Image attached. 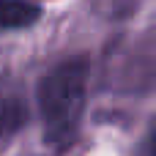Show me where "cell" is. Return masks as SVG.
I'll return each instance as SVG.
<instances>
[{
    "instance_id": "1",
    "label": "cell",
    "mask_w": 156,
    "mask_h": 156,
    "mask_svg": "<svg viewBox=\"0 0 156 156\" xmlns=\"http://www.w3.org/2000/svg\"><path fill=\"white\" fill-rule=\"evenodd\" d=\"M85 85H88V69L82 60L60 63L41 80L38 110L44 121V140L49 145L66 148L74 143L85 110V93H88Z\"/></svg>"
},
{
    "instance_id": "4",
    "label": "cell",
    "mask_w": 156,
    "mask_h": 156,
    "mask_svg": "<svg viewBox=\"0 0 156 156\" xmlns=\"http://www.w3.org/2000/svg\"><path fill=\"white\" fill-rule=\"evenodd\" d=\"M137 156H156V121L151 123V129H148V134H145V140H143Z\"/></svg>"
},
{
    "instance_id": "2",
    "label": "cell",
    "mask_w": 156,
    "mask_h": 156,
    "mask_svg": "<svg viewBox=\"0 0 156 156\" xmlns=\"http://www.w3.org/2000/svg\"><path fill=\"white\" fill-rule=\"evenodd\" d=\"M41 16V8L27 0H0V30H19L33 25Z\"/></svg>"
},
{
    "instance_id": "3",
    "label": "cell",
    "mask_w": 156,
    "mask_h": 156,
    "mask_svg": "<svg viewBox=\"0 0 156 156\" xmlns=\"http://www.w3.org/2000/svg\"><path fill=\"white\" fill-rule=\"evenodd\" d=\"M22 121H25V107L19 104V99L0 93V137L16 132L22 126Z\"/></svg>"
}]
</instances>
